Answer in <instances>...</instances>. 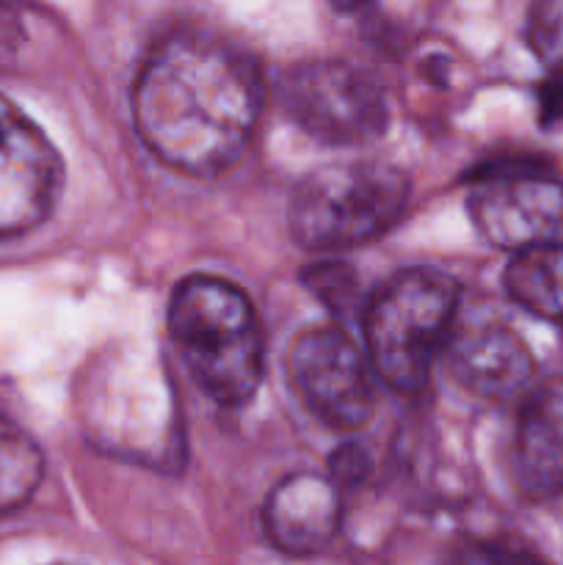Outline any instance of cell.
Returning <instances> with one entry per match:
<instances>
[{
	"label": "cell",
	"mask_w": 563,
	"mask_h": 565,
	"mask_svg": "<svg viewBox=\"0 0 563 565\" xmlns=\"http://www.w3.org/2000/svg\"><path fill=\"white\" fill-rule=\"evenodd\" d=\"M517 475L533 497L563 491V381L535 390L519 414Z\"/></svg>",
	"instance_id": "8fae6325"
},
{
	"label": "cell",
	"mask_w": 563,
	"mask_h": 565,
	"mask_svg": "<svg viewBox=\"0 0 563 565\" xmlns=\"http://www.w3.org/2000/svg\"><path fill=\"white\" fill-rule=\"evenodd\" d=\"M469 215L508 252L563 243V180L539 158H502L475 171Z\"/></svg>",
	"instance_id": "8992f818"
},
{
	"label": "cell",
	"mask_w": 563,
	"mask_h": 565,
	"mask_svg": "<svg viewBox=\"0 0 563 565\" xmlns=\"http://www.w3.org/2000/svg\"><path fill=\"white\" fill-rule=\"evenodd\" d=\"M447 351L458 384L480 397L508 401L522 392L535 373L533 353L517 331L502 323L469 326L450 337Z\"/></svg>",
	"instance_id": "9c48e42d"
},
{
	"label": "cell",
	"mask_w": 563,
	"mask_h": 565,
	"mask_svg": "<svg viewBox=\"0 0 563 565\" xmlns=\"http://www.w3.org/2000/svg\"><path fill=\"white\" fill-rule=\"evenodd\" d=\"M61 160L20 108L0 97V241L31 232L53 210Z\"/></svg>",
	"instance_id": "ba28073f"
},
{
	"label": "cell",
	"mask_w": 563,
	"mask_h": 565,
	"mask_svg": "<svg viewBox=\"0 0 563 565\" xmlns=\"http://www.w3.org/2000/svg\"><path fill=\"white\" fill-rule=\"evenodd\" d=\"M20 22H17L14 11L6 9V3H0V61L9 58L11 53L17 50V44H20Z\"/></svg>",
	"instance_id": "ac0fdd59"
},
{
	"label": "cell",
	"mask_w": 563,
	"mask_h": 565,
	"mask_svg": "<svg viewBox=\"0 0 563 565\" xmlns=\"http://www.w3.org/2000/svg\"><path fill=\"white\" fill-rule=\"evenodd\" d=\"M340 486L320 475H293L265 502V533L287 555H309L334 539L340 527Z\"/></svg>",
	"instance_id": "30bf717a"
},
{
	"label": "cell",
	"mask_w": 563,
	"mask_h": 565,
	"mask_svg": "<svg viewBox=\"0 0 563 565\" xmlns=\"http://www.w3.org/2000/svg\"><path fill=\"white\" fill-rule=\"evenodd\" d=\"M259 108L252 55L193 28L160 39L132 86V116L149 152L193 177L221 174L241 158Z\"/></svg>",
	"instance_id": "6da1fadb"
},
{
	"label": "cell",
	"mask_w": 563,
	"mask_h": 565,
	"mask_svg": "<svg viewBox=\"0 0 563 565\" xmlns=\"http://www.w3.org/2000/svg\"><path fill=\"white\" fill-rule=\"evenodd\" d=\"M279 97L304 132L331 147L370 143L390 125L381 83L346 61L318 58L290 66L279 83Z\"/></svg>",
	"instance_id": "5b68a950"
},
{
	"label": "cell",
	"mask_w": 563,
	"mask_h": 565,
	"mask_svg": "<svg viewBox=\"0 0 563 565\" xmlns=\"http://www.w3.org/2000/svg\"><path fill=\"white\" fill-rule=\"evenodd\" d=\"M304 285L331 312H348L357 298V274L346 263H320L304 274Z\"/></svg>",
	"instance_id": "9a60e30c"
},
{
	"label": "cell",
	"mask_w": 563,
	"mask_h": 565,
	"mask_svg": "<svg viewBox=\"0 0 563 565\" xmlns=\"http://www.w3.org/2000/svg\"><path fill=\"white\" fill-rule=\"evenodd\" d=\"M287 373L304 406L334 428H359L373 417V364L337 326H315L290 348Z\"/></svg>",
	"instance_id": "52a82bcc"
},
{
	"label": "cell",
	"mask_w": 563,
	"mask_h": 565,
	"mask_svg": "<svg viewBox=\"0 0 563 565\" xmlns=\"http://www.w3.org/2000/svg\"><path fill=\"white\" fill-rule=\"evenodd\" d=\"M539 108H541V125L552 127L563 121V70L552 72L539 88Z\"/></svg>",
	"instance_id": "e0dca14e"
},
{
	"label": "cell",
	"mask_w": 563,
	"mask_h": 565,
	"mask_svg": "<svg viewBox=\"0 0 563 565\" xmlns=\"http://www.w3.org/2000/svg\"><path fill=\"white\" fill-rule=\"evenodd\" d=\"M370 461L368 452L359 445H346L334 452L331 458V480L337 486H357L362 483L364 475H368Z\"/></svg>",
	"instance_id": "2e32d148"
},
{
	"label": "cell",
	"mask_w": 563,
	"mask_h": 565,
	"mask_svg": "<svg viewBox=\"0 0 563 565\" xmlns=\"http://www.w3.org/2000/svg\"><path fill=\"white\" fill-rule=\"evenodd\" d=\"M331 3L337 6V9H357V6H362L364 0H331Z\"/></svg>",
	"instance_id": "d6986e66"
},
{
	"label": "cell",
	"mask_w": 563,
	"mask_h": 565,
	"mask_svg": "<svg viewBox=\"0 0 563 565\" xmlns=\"http://www.w3.org/2000/svg\"><path fill=\"white\" fill-rule=\"evenodd\" d=\"M456 309L458 287L442 270L412 268L386 281L364 315L375 375L403 395L423 390L450 342Z\"/></svg>",
	"instance_id": "3957f363"
},
{
	"label": "cell",
	"mask_w": 563,
	"mask_h": 565,
	"mask_svg": "<svg viewBox=\"0 0 563 565\" xmlns=\"http://www.w3.org/2000/svg\"><path fill=\"white\" fill-rule=\"evenodd\" d=\"M506 290L528 312L563 326V243L513 252Z\"/></svg>",
	"instance_id": "7c38bea8"
},
{
	"label": "cell",
	"mask_w": 563,
	"mask_h": 565,
	"mask_svg": "<svg viewBox=\"0 0 563 565\" xmlns=\"http://www.w3.org/2000/svg\"><path fill=\"white\" fill-rule=\"evenodd\" d=\"M530 50L550 72L563 70V0H535L524 28Z\"/></svg>",
	"instance_id": "5bb4252c"
},
{
	"label": "cell",
	"mask_w": 563,
	"mask_h": 565,
	"mask_svg": "<svg viewBox=\"0 0 563 565\" xmlns=\"http://www.w3.org/2000/svg\"><path fill=\"white\" fill-rule=\"evenodd\" d=\"M44 461L36 441L0 414V516L17 511L42 483Z\"/></svg>",
	"instance_id": "4fadbf2b"
},
{
	"label": "cell",
	"mask_w": 563,
	"mask_h": 565,
	"mask_svg": "<svg viewBox=\"0 0 563 565\" xmlns=\"http://www.w3.org/2000/svg\"><path fill=\"white\" fill-rule=\"evenodd\" d=\"M169 331L204 395L224 406L248 401L263 379V331L246 292L219 276L174 287Z\"/></svg>",
	"instance_id": "7a4b0ae2"
},
{
	"label": "cell",
	"mask_w": 563,
	"mask_h": 565,
	"mask_svg": "<svg viewBox=\"0 0 563 565\" xmlns=\"http://www.w3.org/2000/svg\"><path fill=\"white\" fill-rule=\"evenodd\" d=\"M406 204L408 177L395 166H326L293 196V241L307 252H346L384 235Z\"/></svg>",
	"instance_id": "277c9868"
}]
</instances>
